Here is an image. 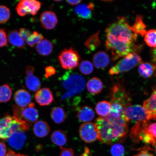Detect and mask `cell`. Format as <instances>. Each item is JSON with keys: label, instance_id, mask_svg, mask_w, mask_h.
Listing matches in <instances>:
<instances>
[{"label": "cell", "instance_id": "1", "mask_svg": "<svg viewBox=\"0 0 156 156\" xmlns=\"http://www.w3.org/2000/svg\"><path fill=\"white\" fill-rule=\"evenodd\" d=\"M105 46L111 52L114 61L135 53L137 34L124 17L109 25L106 30Z\"/></svg>", "mask_w": 156, "mask_h": 156}, {"label": "cell", "instance_id": "2", "mask_svg": "<svg viewBox=\"0 0 156 156\" xmlns=\"http://www.w3.org/2000/svg\"><path fill=\"white\" fill-rule=\"evenodd\" d=\"M128 122L125 116L115 118L109 114L98 117L94 123L98 133V140L110 145L122 139L127 133Z\"/></svg>", "mask_w": 156, "mask_h": 156}, {"label": "cell", "instance_id": "3", "mask_svg": "<svg viewBox=\"0 0 156 156\" xmlns=\"http://www.w3.org/2000/svg\"><path fill=\"white\" fill-rule=\"evenodd\" d=\"M62 86L66 90L60 97L64 101L71 98L84 90L86 81L82 76L71 71L66 73L60 78Z\"/></svg>", "mask_w": 156, "mask_h": 156}, {"label": "cell", "instance_id": "4", "mask_svg": "<svg viewBox=\"0 0 156 156\" xmlns=\"http://www.w3.org/2000/svg\"><path fill=\"white\" fill-rule=\"evenodd\" d=\"M29 128L28 124L14 116L4 117L0 119V139H8L15 132H25Z\"/></svg>", "mask_w": 156, "mask_h": 156}, {"label": "cell", "instance_id": "5", "mask_svg": "<svg viewBox=\"0 0 156 156\" xmlns=\"http://www.w3.org/2000/svg\"><path fill=\"white\" fill-rule=\"evenodd\" d=\"M141 62V58L137 54L130 53L113 66L109 71V73L111 75H117L125 73L131 70Z\"/></svg>", "mask_w": 156, "mask_h": 156}, {"label": "cell", "instance_id": "6", "mask_svg": "<svg viewBox=\"0 0 156 156\" xmlns=\"http://www.w3.org/2000/svg\"><path fill=\"white\" fill-rule=\"evenodd\" d=\"M125 115L128 121L136 123L149 122L150 119L156 120V116L151 115L141 105H130L126 108Z\"/></svg>", "mask_w": 156, "mask_h": 156}, {"label": "cell", "instance_id": "7", "mask_svg": "<svg viewBox=\"0 0 156 156\" xmlns=\"http://www.w3.org/2000/svg\"><path fill=\"white\" fill-rule=\"evenodd\" d=\"M58 58L60 66L65 69H72L77 67L80 58L78 52L73 48L65 49Z\"/></svg>", "mask_w": 156, "mask_h": 156}, {"label": "cell", "instance_id": "8", "mask_svg": "<svg viewBox=\"0 0 156 156\" xmlns=\"http://www.w3.org/2000/svg\"><path fill=\"white\" fill-rule=\"evenodd\" d=\"M13 111L14 116L28 124L36 122L39 118L38 111L33 103L25 108H20L14 105L13 106Z\"/></svg>", "mask_w": 156, "mask_h": 156}, {"label": "cell", "instance_id": "9", "mask_svg": "<svg viewBox=\"0 0 156 156\" xmlns=\"http://www.w3.org/2000/svg\"><path fill=\"white\" fill-rule=\"evenodd\" d=\"M41 6V3L36 0H22L17 5L16 10L21 16L30 14L36 15Z\"/></svg>", "mask_w": 156, "mask_h": 156}, {"label": "cell", "instance_id": "10", "mask_svg": "<svg viewBox=\"0 0 156 156\" xmlns=\"http://www.w3.org/2000/svg\"><path fill=\"white\" fill-rule=\"evenodd\" d=\"M79 132L81 139L87 143H92L98 138V131L96 126L93 123L86 122L82 124Z\"/></svg>", "mask_w": 156, "mask_h": 156}, {"label": "cell", "instance_id": "11", "mask_svg": "<svg viewBox=\"0 0 156 156\" xmlns=\"http://www.w3.org/2000/svg\"><path fill=\"white\" fill-rule=\"evenodd\" d=\"M40 21L43 27L47 30L54 29L58 23L57 17L55 13L50 11L43 12L40 16Z\"/></svg>", "mask_w": 156, "mask_h": 156}, {"label": "cell", "instance_id": "12", "mask_svg": "<svg viewBox=\"0 0 156 156\" xmlns=\"http://www.w3.org/2000/svg\"><path fill=\"white\" fill-rule=\"evenodd\" d=\"M36 102L41 106H48L54 100L52 91L48 88H43L39 90L35 95Z\"/></svg>", "mask_w": 156, "mask_h": 156}, {"label": "cell", "instance_id": "13", "mask_svg": "<svg viewBox=\"0 0 156 156\" xmlns=\"http://www.w3.org/2000/svg\"><path fill=\"white\" fill-rule=\"evenodd\" d=\"M14 99L17 106L20 108L28 106L32 101L30 93L23 89H20L15 93Z\"/></svg>", "mask_w": 156, "mask_h": 156}, {"label": "cell", "instance_id": "14", "mask_svg": "<svg viewBox=\"0 0 156 156\" xmlns=\"http://www.w3.org/2000/svg\"><path fill=\"white\" fill-rule=\"evenodd\" d=\"M26 138V135L24 132L17 131L7 139L8 142L13 149L20 150L24 145Z\"/></svg>", "mask_w": 156, "mask_h": 156}, {"label": "cell", "instance_id": "15", "mask_svg": "<svg viewBox=\"0 0 156 156\" xmlns=\"http://www.w3.org/2000/svg\"><path fill=\"white\" fill-rule=\"evenodd\" d=\"M95 5L92 3L89 5L81 4L75 7V12L77 16L82 19L89 20L92 18Z\"/></svg>", "mask_w": 156, "mask_h": 156}, {"label": "cell", "instance_id": "16", "mask_svg": "<svg viewBox=\"0 0 156 156\" xmlns=\"http://www.w3.org/2000/svg\"><path fill=\"white\" fill-rule=\"evenodd\" d=\"M95 116L94 111L92 108L89 106H81L77 110V118L81 122H90L94 119Z\"/></svg>", "mask_w": 156, "mask_h": 156}, {"label": "cell", "instance_id": "17", "mask_svg": "<svg viewBox=\"0 0 156 156\" xmlns=\"http://www.w3.org/2000/svg\"><path fill=\"white\" fill-rule=\"evenodd\" d=\"M93 62L95 67L98 69L106 68L110 62L108 55L103 51H99L93 56Z\"/></svg>", "mask_w": 156, "mask_h": 156}, {"label": "cell", "instance_id": "18", "mask_svg": "<svg viewBox=\"0 0 156 156\" xmlns=\"http://www.w3.org/2000/svg\"><path fill=\"white\" fill-rule=\"evenodd\" d=\"M50 128L48 123L40 120L35 122L33 128V131L35 136L38 137H44L49 133Z\"/></svg>", "mask_w": 156, "mask_h": 156}, {"label": "cell", "instance_id": "19", "mask_svg": "<svg viewBox=\"0 0 156 156\" xmlns=\"http://www.w3.org/2000/svg\"><path fill=\"white\" fill-rule=\"evenodd\" d=\"M143 106L151 115L156 116V85L151 97L144 101Z\"/></svg>", "mask_w": 156, "mask_h": 156}, {"label": "cell", "instance_id": "20", "mask_svg": "<svg viewBox=\"0 0 156 156\" xmlns=\"http://www.w3.org/2000/svg\"><path fill=\"white\" fill-rule=\"evenodd\" d=\"M103 83L98 78H91L87 82V88L89 92L93 95L98 94L102 91L103 89Z\"/></svg>", "mask_w": 156, "mask_h": 156}, {"label": "cell", "instance_id": "21", "mask_svg": "<svg viewBox=\"0 0 156 156\" xmlns=\"http://www.w3.org/2000/svg\"><path fill=\"white\" fill-rule=\"evenodd\" d=\"M34 72H31L26 73L27 76L25 82L29 90L33 92H36L39 90L41 84L38 78L34 75Z\"/></svg>", "mask_w": 156, "mask_h": 156}, {"label": "cell", "instance_id": "22", "mask_svg": "<svg viewBox=\"0 0 156 156\" xmlns=\"http://www.w3.org/2000/svg\"><path fill=\"white\" fill-rule=\"evenodd\" d=\"M53 44L50 41L44 39L36 44V49L38 53L41 55L46 56L51 53L53 49Z\"/></svg>", "mask_w": 156, "mask_h": 156}, {"label": "cell", "instance_id": "23", "mask_svg": "<svg viewBox=\"0 0 156 156\" xmlns=\"http://www.w3.org/2000/svg\"><path fill=\"white\" fill-rule=\"evenodd\" d=\"M8 38L10 43L13 46L19 48H24L25 47L24 41L21 38L18 31H9Z\"/></svg>", "mask_w": 156, "mask_h": 156}, {"label": "cell", "instance_id": "24", "mask_svg": "<svg viewBox=\"0 0 156 156\" xmlns=\"http://www.w3.org/2000/svg\"><path fill=\"white\" fill-rule=\"evenodd\" d=\"M51 140L55 145L62 147L67 143V134L65 132L61 130L55 131L51 136Z\"/></svg>", "mask_w": 156, "mask_h": 156}, {"label": "cell", "instance_id": "25", "mask_svg": "<svg viewBox=\"0 0 156 156\" xmlns=\"http://www.w3.org/2000/svg\"><path fill=\"white\" fill-rule=\"evenodd\" d=\"M50 116L52 120L57 124L62 123L66 119V114L64 109L61 107H55L51 109Z\"/></svg>", "mask_w": 156, "mask_h": 156}, {"label": "cell", "instance_id": "26", "mask_svg": "<svg viewBox=\"0 0 156 156\" xmlns=\"http://www.w3.org/2000/svg\"><path fill=\"white\" fill-rule=\"evenodd\" d=\"M156 66L149 63H142L138 68V72L142 77L147 78L151 77L155 71Z\"/></svg>", "mask_w": 156, "mask_h": 156}, {"label": "cell", "instance_id": "27", "mask_svg": "<svg viewBox=\"0 0 156 156\" xmlns=\"http://www.w3.org/2000/svg\"><path fill=\"white\" fill-rule=\"evenodd\" d=\"M112 104L106 101H103L98 103L95 106L97 114L101 117L106 116L110 114Z\"/></svg>", "mask_w": 156, "mask_h": 156}, {"label": "cell", "instance_id": "28", "mask_svg": "<svg viewBox=\"0 0 156 156\" xmlns=\"http://www.w3.org/2000/svg\"><path fill=\"white\" fill-rule=\"evenodd\" d=\"M12 94V90L7 84L0 86V102H8L10 100Z\"/></svg>", "mask_w": 156, "mask_h": 156}, {"label": "cell", "instance_id": "29", "mask_svg": "<svg viewBox=\"0 0 156 156\" xmlns=\"http://www.w3.org/2000/svg\"><path fill=\"white\" fill-rule=\"evenodd\" d=\"M99 33L93 34L87 39L85 42V45L87 48L91 50H96L100 44L99 37Z\"/></svg>", "mask_w": 156, "mask_h": 156}, {"label": "cell", "instance_id": "30", "mask_svg": "<svg viewBox=\"0 0 156 156\" xmlns=\"http://www.w3.org/2000/svg\"><path fill=\"white\" fill-rule=\"evenodd\" d=\"M146 126L140 133L138 140H141L146 144H151L154 147L156 144V139L146 131Z\"/></svg>", "mask_w": 156, "mask_h": 156}, {"label": "cell", "instance_id": "31", "mask_svg": "<svg viewBox=\"0 0 156 156\" xmlns=\"http://www.w3.org/2000/svg\"><path fill=\"white\" fill-rule=\"evenodd\" d=\"M144 40L147 45L151 48H156V30L151 29L146 32Z\"/></svg>", "mask_w": 156, "mask_h": 156}, {"label": "cell", "instance_id": "32", "mask_svg": "<svg viewBox=\"0 0 156 156\" xmlns=\"http://www.w3.org/2000/svg\"><path fill=\"white\" fill-rule=\"evenodd\" d=\"M145 25L142 21V17L140 16L136 17V22L132 27L134 32L137 34L143 36L146 34Z\"/></svg>", "mask_w": 156, "mask_h": 156}, {"label": "cell", "instance_id": "33", "mask_svg": "<svg viewBox=\"0 0 156 156\" xmlns=\"http://www.w3.org/2000/svg\"><path fill=\"white\" fill-rule=\"evenodd\" d=\"M44 38V36L42 34L37 31H34L29 37L26 42L29 46L33 47L35 44H38Z\"/></svg>", "mask_w": 156, "mask_h": 156}, {"label": "cell", "instance_id": "34", "mask_svg": "<svg viewBox=\"0 0 156 156\" xmlns=\"http://www.w3.org/2000/svg\"><path fill=\"white\" fill-rule=\"evenodd\" d=\"M79 69L83 75H88L92 73L94 67L91 62L88 60H85L82 62L80 64Z\"/></svg>", "mask_w": 156, "mask_h": 156}, {"label": "cell", "instance_id": "35", "mask_svg": "<svg viewBox=\"0 0 156 156\" xmlns=\"http://www.w3.org/2000/svg\"><path fill=\"white\" fill-rule=\"evenodd\" d=\"M10 11L4 5H0V24L6 23L10 17Z\"/></svg>", "mask_w": 156, "mask_h": 156}, {"label": "cell", "instance_id": "36", "mask_svg": "<svg viewBox=\"0 0 156 156\" xmlns=\"http://www.w3.org/2000/svg\"><path fill=\"white\" fill-rule=\"evenodd\" d=\"M110 152L112 156H124L125 154L124 146L119 144L113 145L111 147Z\"/></svg>", "mask_w": 156, "mask_h": 156}, {"label": "cell", "instance_id": "37", "mask_svg": "<svg viewBox=\"0 0 156 156\" xmlns=\"http://www.w3.org/2000/svg\"><path fill=\"white\" fill-rule=\"evenodd\" d=\"M7 36L5 30L0 29V48L7 45Z\"/></svg>", "mask_w": 156, "mask_h": 156}, {"label": "cell", "instance_id": "38", "mask_svg": "<svg viewBox=\"0 0 156 156\" xmlns=\"http://www.w3.org/2000/svg\"><path fill=\"white\" fill-rule=\"evenodd\" d=\"M145 130L156 139V122L148 124L146 126Z\"/></svg>", "mask_w": 156, "mask_h": 156}, {"label": "cell", "instance_id": "39", "mask_svg": "<svg viewBox=\"0 0 156 156\" xmlns=\"http://www.w3.org/2000/svg\"><path fill=\"white\" fill-rule=\"evenodd\" d=\"M19 33L21 38L24 41V42H27L29 37L32 34V33L30 30L24 28L20 29Z\"/></svg>", "mask_w": 156, "mask_h": 156}, {"label": "cell", "instance_id": "40", "mask_svg": "<svg viewBox=\"0 0 156 156\" xmlns=\"http://www.w3.org/2000/svg\"><path fill=\"white\" fill-rule=\"evenodd\" d=\"M61 149L60 156H74L73 150L72 149H67L60 147Z\"/></svg>", "mask_w": 156, "mask_h": 156}, {"label": "cell", "instance_id": "41", "mask_svg": "<svg viewBox=\"0 0 156 156\" xmlns=\"http://www.w3.org/2000/svg\"><path fill=\"white\" fill-rule=\"evenodd\" d=\"M56 73V69L52 66H48L45 68V76L46 78L52 76Z\"/></svg>", "mask_w": 156, "mask_h": 156}, {"label": "cell", "instance_id": "42", "mask_svg": "<svg viewBox=\"0 0 156 156\" xmlns=\"http://www.w3.org/2000/svg\"><path fill=\"white\" fill-rule=\"evenodd\" d=\"M7 154L6 146L4 143L0 142V156H5Z\"/></svg>", "mask_w": 156, "mask_h": 156}, {"label": "cell", "instance_id": "43", "mask_svg": "<svg viewBox=\"0 0 156 156\" xmlns=\"http://www.w3.org/2000/svg\"><path fill=\"white\" fill-rule=\"evenodd\" d=\"M133 156H154L153 154L147 151H142Z\"/></svg>", "mask_w": 156, "mask_h": 156}, {"label": "cell", "instance_id": "44", "mask_svg": "<svg viewBox=\"0 0 156 156\" xmlns=\"http://www.w3.org/2000/svg\"><path fill=\"white\" fill-rule=\"evenodd\" d=\"M152 57L154 64L156 66V48H154L152 51Z\"/></svg>", "mask_w": 156, "mask_h": 156}, {"label": "cell", "instance_id": "45", "mask_svg": "<svg viewBox=\"0 0 156 156\" xmlns=\"http://www.w3.org/2000/svg\"><path fill=\"white\" fill-rule=\"evenodd\" d=\"M82 1H79V0H75V1H67L66 2L69 4L70 5H75L79 4V3L81 2Z\"/></svg>", "mask_w": 156, "mask_h": 156}, {"label": "cell", "instance_id": "46", "mask_svg": "<svg viewBox=\"0 0 156 156\" xmlns=\"http://www.w3.org/2000/svg\"><path fill=\"white\" fill-rule=\"evenodd\" d=\"M81 156H90V151L88 148L87 147L85 148L84 153Z\"/></svg>", "mask_w": 156, "mask_h": 156}, {"label": "cell", "instance_id": "47", "mask_svg": "<svg viewBox=\"0 0 156 156\" xmlns=\"http://www.w3.org/2000/svg\"><path fill=\"white\" fill-rule=\"evenodd\" d=\"M5 156H17V154H16L14 151L10 150Z\"/></svg>", "mask_w": 156, "mask_h": 156}, {"label": "cell", "instance_id": "48", "mask_svg": "<svg viewBox=\"0 0 156 156\" xmlns=\"http://www.w3.org/2000/svg\"><path fill=\"white\" fill-rule=\"evenodd\" d=\"M17 156H28L26 155L21 154H17Z\"/></svg>", "mask_w": 156, "mask_h": 156}, {"label": "cell", "instance_id": "49", "mask_svg": "<svg viewBox=\"0 0 156 156\" xmlns=\"http://www.w3.org/2000/svg\"><path fill=\"white\" fill-rule=\"evenodd\" d=\"M155 151H156V145H155Z\"/></svg>", "mask_w": 156, "mask_h": 156}]
</instances>
